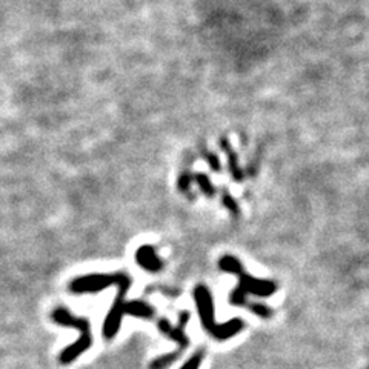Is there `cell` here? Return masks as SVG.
I'll return each mask as SVG.
<instances>
[{
  "label": "cell",
  "mask_w": 369,
  "mask_h": 369,
  "mask_svg": "<svg viewBox=\"0 0 369 369\" xmlns=\"http://www.w3.org/2000/svg\"><path fill=\"white\" fill-rule=\"evenodd\" d=\"M196 182L200 184L202 191L205 192L206 196H212V194H214V188L211 187V182H209V179L206 177L205 174H199V175H196Z\"/></svg>",
  "instance_id": "ba28073f"
},
{
  "label": "cell",
  "mask_w": 369,
  "mask_h": 369,
  "mask_svg": "<svg viewBox=\"0 0 369 369\" xmlns=\"http://www.w3.org/2000/svg\"><path fill=\"white\" fill-rule=\"evenodd\" d=\"M136 262L141 265L143 270L150 272H159L163 268V262L157 257L154 248L151 245H143L137 249Z\"/></svg>",
  "instance_id": "8992f818"
},
{
  "label": "cell",
  "mask_w": 369,
  "mask_h": 369,
  "mask_svg": "<svg viewBox=\"0 0 369 369\" xmlns=\"http://www.w3.org/2000/svg\"><path fill=\"white\" fill-rule=\"evenodd\" d=\"M131 283H133L131 279H129V275L125 272L89 274L72 280L70 285V291L77 294L99 292L109 288V286H119L117 297L104 323V337L106 340H111L114 338L119 332L123 316H134L141 319H151L154 316V309L148 303L142 300H133V302L125 300V295L128 290L131 288Z\"/></svg>",
  "instance_id": "6da1fadb"
},
{
  "label": "cell",
  "mask_w": 369,
  "mask_h": 369,
  "mask_svg": "<svg viewBox=\"0 0 369 369\" xmlns=\"http://www.w3.org/2000/svg\"><path fill=\"white\" fill-rule=\"evenodd\" d=\"M53 321L57 323L60 326L74 328L80 332V337L77 341H74L72 345L65 348L60 356L59 362L62 365H70L76 360L80 354L88 351L92 345V336H91V323L87 317H74L72 314L67 308H55L51 314Z\"/></svg>",
  "instance_id": "277c9868"
},
{
  "label": "cell",
  "mask_w": 369,
  "mask_h": 369,
  "mask_svg": "<svg viewBox=\"0 0 369 369\" xmlns=\"http://www.w3.org/2000/svg\"><path fill=\"white\" fill-rule=\"evenodd\" d=\"M194 302H196L199 317L202 325L209 336L217 340H226L238 334L243 329L242 319H233L224 325H219L214 319V303H212V295L205 285H199L194 290Z\"/></svg>",
  "instance_id": "7a4b0ae2"
},
{
  "label": "cell",
  "mask_w": 369,
  "mask_h": 369,
  "mask_svg": "<svg viewBox=\"0 0 369 369\" xmlns=\"http://www.w3.org/2000/svg\"><path fill=\"white\" fill-rule=\"evenodd\" d=\"M219 266H220V270H224L231 274H236L238 277V286L233 292H231V297H229L231 304H245L246 294H254V295H262V297H268V295H271L277 288L272 282L257 280V279H254V277L246 274L243 271L242 263H240L236 257H231V255L221 257Z\"/></svg>",
  "instance_id": "3957f363"
},
{
  "label": "cell",
  "mask_w": 369,
  "mask_h": 369,
  "mask_svg": "<svg viewBox=\"0 0 369 369\" xmlns=\"http://www.w3.org/2000/svg\"><path fill=\"white\" fill-rule=\"evenodd\" d=\"M189 317H191V314L188 311H182L179 316L177 326H172L166 319H160L159 321H157V326H159V331L162 332V334L171 338L172 341H175V343L179 345V348L172 351V353H170V354H165L162 357H157L155 360H153L150 369H165L166 366L172 365L175 360H179L184 351L188 349L189 338L187 336V332H184V328H187V325H188Z\"/></svg>",
  "instance_id": "5b68a950"
},
{
  "label": "cell",
  "mask_w": 369,
  "mask_h": 369,
  "mask_svg": "<svg viewBox=\"0 0 369 369\" xmlns=\"http://www.w3.org/2000/svg\"><path fill=\"white\" fill-rule=\"evenodd\" d=\"M225 205H226V206H228L231 211L236 212V214H237V212H238V211H237V203H236V202H233V200H231V199H229V196H226V197H225Z\"/></svg>",
  "instance_id": "30bf717a"
},
{
  "label": "cell",
  "mask_w": 369,
  "mask_h": 369,
  "mask_svg": "<svg viewBox=\"0 0 369 369\" xmlns=\"http://www.w3.org/2000/svg\"><path fill=\"white\" fill-rule=\"evenodd\" d=\"M203 357H205V351L199 349L197 353H194L192 357L180 369H199L202 362H203Z\"/></svg>",
  "instance_id": "52a82bcc"
},
{
  "label": "cell",
  "mask_w": 369,
  "mask_h": 369,
  "mask_svg": "<svg viewBox=\"0 0 369 369\" xmlns=\"http://www.w3.org/2000/svg\"><path fill=\"white\" fill-rule=\"evenodd\" d=\"M249 307H251L249 309H251L255 314H258V316H262V317H268L271 314V311L268 309L266 307H263V304H254L253 303V304H249Z\"/></svg>",
  "instance_id": "9c48e42d"
}]
</instances>
